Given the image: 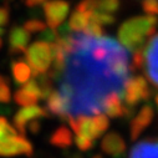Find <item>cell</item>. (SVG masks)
Returning <instances> with one entry per match:
<instances>
[{
  "instance_id": "obj_1",
  "label": "cell",
  "mask_w": 158,
  "mask_h": 158,
  "mask_svg": "<svg viewBox=\"0 0 158 158\" xmlns=\"http://www.w3.org/2000/svg\"><path fill=\"white\" fill-rule=\"evenodd\" d=\"M65 65L61 73L67 120L96 116L110 92L121 94L130 76L128 55L112 37L71 34L62 46Z\"/></svg>"
},
{
  "instance_id": "obj_2",
  "label": "cell",
  "mask_w": 158,
  "mask_h": 158,
  "mask_svg": "<svg viewBox=\"0 0 158 158\" xmlns=\"http://www.w3.org/2000/svg\"><path fill=\"white\" fill-rule=\"evenodd\" d=\"M158 19L153 15L135 16L126 20L118 29V40L122 46L133 52L143 48L146 40L156 34Z\"/></svg>"
},
{
  "instance_id": "obj_3",
  "label": "cell",
  "mask_w": 158,
  "mask_h": 158,
  "mask_svg": "<svg viewBox=\"0 0 158 158\" xmlns=\"http://www.w3.org/2000/svg\"><path fill=\"white\" fill-rule=\"evenodd\" d=\"M32 144L19 135L5 117L0 116V157L14 156H32Z\"/></svg>"
},
{
  "instance_id": "obj_4",
  "label": "cell",
  "mask_w": 158,
  "mask_h": 158,
  "mask_svg": "<svg viewBox=\"0 0 158 158\" xmlns=\"http://www.w3.org/2000/svg\"><path fill=\"white\" fill-rule=\"evenodd\" d=\"M25 56L27 65L31 69L32 76L46 73L52 62L50 44L40 40L34 43L30 48L25 50Z\"/></svg>"
},
{
  "instance_id": "obj_5",
  "label": "cell",
  "mask_w": 158,
  "mask_h": 158,
  "mask_svg": "<svg viewBox=\"0 0 158 158\" xmlns=\"http://www.w3.org/2000/svg\"><path fill=\"white\" fill-rule=\"evenodd\" d=\"M152 91L143 76H137L127 80L125 85V102L130 107H135L142 101L149 98Z\"/></svg>"
},
{
  "instance_id": "obj_6",
  "label": "cell",
  "mask_w": 158,
  "mask_h": 158,
  "mask_svg": "<svg viewBox=\"0 0 158 158\" xmlns=\"http://www.w3.org/2000/svg\"><path fill=\"white\" fill-rule=\"evenodd\" d=\"M143 69L148 80L158 87V34L152 35L143 46Z\"/></svg>"
},
{
  "instance_id": "obj_7",
  "label": "cell",
  "mask_w": 158,
  "mask_h": 158,
  "mask_svg": "<svg viewBox=\"0 0 158 158\" xmlns=\"http://www.w3.org/2000/svg\"><path fill=\"white\" fill-rule=\"evenodd\" d=\"M43 10L49 27L55 30L67 18L70 4L65 0H48L43 4Z\"/></svg>"
},
{
  "instance_id": "obj_8",
  "label": "cell",
  "mask_w": 158,
  "mask_h": 158,
  "mask_svg": "<svg viewBox=\"0 0 158 158\" xmlns=\"http://www.w3.org/2000/svg\"><path fill=\"white\" fill-rule=\"evenodd\" d=\"M49 112L36 105H30V106H25L21 110H19L15 116H14V126L15 130L19 132V135L25 136L26 135V125L32 121V120H37V118H43V117H48Z\"/></svg>"
},
{
  "instance_id": "obj_9",
  "label": "cell",
  "mask_w": 158,
  "mask_h": 158,
  "mask_svg": "<svg viewBox=\"0 0 158 158\" xmlns=\"http://www.w3.org/2000/svg\"><path fill=\"white\" fill-rule=\"evenodd\" d=\"M153 117H154V111L151 105H144L139 110V112L135 117V120H132L130 127V137L132 141L138 139L142 132L151 125Z\"/></svg>"
},
{
  "instance_id": "obj_10",
  "label": "cell",
  "mask_w": 158,
  "mask_h": 158,
  "mask_svg": "<svg viewBox=\"0 0 158 158\" xmlns=\"http://www.w3.org/2000/svg\"><path fill=\"white\" fill-rule=\"evenodd\" d=\"M101 149L103 153L113 158H122L126 153V142L121 135L110 132L103 137L101 142Z\"/></svg>"
},
{
  "instance_id": "obj_11",
  "label": "cell",
  "mask_w": 158,
  "mask_h": 158,
  "mask_svg": "<svg viewBox=\"0 0 158 158\" xmlns=\"http://www.w3.org/2000/svg\"><path fill=\"white\" fill-rule=\"evenodd\" d=\"M102 108L110 117H123V116H130L132 113L133 107H125L121 100V94L118 92H110L103 102H102Z\"/></svg>"
},
{
  "instance_id": "obj_12",
  "label": "cell",
  "mask_w": 158,
  "mask_h": 158,
  "mask_svg": "<svg viewBox=\"0 0 158 158\" xmlns=\"http://www.w3.org/2000/svg\"><path fill=\"white\" fill-rule=\"evenodd\" d=\"M69 122L76 135H81L94 142L100 137V133L96 130V126L91 117H87V116L72 117V118H69Z\"/></svg>"
},
{
  "instance_id": "obj_13",
  "label": "cell",
  "mask_w": 158,
  "mask_h": 158,
  "mask_svg": "<svg viewBox=\"0 0 158 158\" xmlns=\"http://www.w3.org/2000/svg\"><path fill=\"white\" fill-rule=\"evenodd\" d=\"M31 34L23 26H13L9 31V50L10 54H23L27 49Z\"/></svg>"
},
{
  "instance_id": "obj_14",
  "label": "cell",
  "mask_w": 158,
  "mask_h": 158,
  "mask_svg": "<svg viewBox=\"0 0 158 158\" xmlns=\"http://www.w3.org/2000/svg\"><path fill=\"white\" fill-rule=\"evenodd\" d=\"M128 158H158V138H146L137 142Z\"/></svg>"
},
{
  "instance_id": "obj_15",
  "label": "cell",
  "mask_w": 158,
  "mask_h": 158,
  "mask_svg": "<svg viewBox=\"0 0 158 158\" xmlns=\"http://www.w3.org/2000/svg\"><path fill=\"white\" fill-rule=\"evenodd\" d=\"M46 108L55 116L61 117L62 120H67L66 105L59 91H52L46 98Z\"/></svg>"
},
{
  "instance_id": "obj_16",
  "label": "cell",
  "mask_w": 158,
  "mask_h": 158,
  "mask_svg": "<svg viewBox=\"0 0 158 158\" xmlns=\"http://www.w3.org/2000/svg\"><path fill=\"white\" fill-rule=\"evenodd\" d=\"M11 72H13V77H14V81H15L16 85L25 84L32 76L30 66L20 59L14 60L11 62Z\"/></svg>"
},
{
  "instance_id": "obj_17",
  "label": "cell",
  "mask_w": 158,
  "mask_h": 158,
  "mask_svg": "<svg viewBox=\"0 0 158 158\" xmlns=\"http://www.w3.org/2000/svg\"><path fill=\"white\" fill-rule=\"evenodd\" d=\"M49 142L52 146H55V147L66 149V148L71 147V144H72V135H71V131L66 126H60L50 136Z\"/></svg>"
},
{
  "instance_id": "obj_18",
  "label": "cell",
  "mask_w": 158,
  "mask_h": 158,
  "mask_svg": "<svg viewBox=\"0 0 158 158\" xmlns=\"http://www.w3.org/2000/svg\"><path fill=\"white\" fill-rule=\"evenodd\" d=\"M90 16L89 14L86 13H82V11H78V10H75L69 20V27L71 29V31H76V32H80V31H84L90 21Z\"/></svg>"
},
{
  "instance_id": "obj_19",
  "label": "cell",
  "mask_w": 158,
  "mask_h": 158,
  "mask_svg": "<svg viewBox=\"0 0 158 158\" xmlns=\"http://www.w3.org/2000/svg\"><path fill=\"white\" fill-rule=\"evenodd\" d=\"M14 100H15V102H16L18 105L25 107V106L35 105V103L39 101V97L35 96V95H32V94H30V92H27L26 90H24V89L21 87V89H19V90L14 94Z\"/></svg>"
},
{
  "instance_id": "obj_20",
  "label": "cell",
  "mask_w": 158,
  "mask_h": 158,
  "mask_svg": "<svg viewBox=\"0 0 158 158\" xmlns=\"http://www.w3.org/2000/svg\"><path fill=\"white\" fill-rule=\"evenodd\" d=\"M97 3V8L96 10L98 11H103L107 14H113L120 9V0H96Z\"/></svg>"
},
{
  "instance_id": "obj_21",
  "label": "cell",
  "mask_w": 158,
  "mask_h": 158,
  "mask_svg": "<svg viewBox=\"0 0 158 158\" xmlns=\"http://www.w3.org/2000/svg\"><path fill=\"white\" fill-rule=\"evenodd\" d=\"M90 19H92L94 21H96L97 24H100L101 26L103 25H112L114 21H116V18L112 15V14H107V13H103V11H98V10H95Z\"/></svg>"
},
{
  "instance_id": "obj_22",
  "label": "cell",
  "mask_w": 158,
  "mask_h": 158,
  "mask_svg": "<svg viewBox=\"0 0 158 158\" xmlns=\"http://www.w3.org/2000/svg\"><path fill=\"white\" fill-rule=\"evenodd\" d=\"M27 32L30 34H35V32H41L44 29H46V24L43 23L41 20H39V19H32V20H27L24 26H23Z\"/></svg>"
},
{
  "instance_id": "obj_23",
  "label": "cell",
  "mask_w": 158,
  "mask_h": 158,
  "mask_svg": "<svg viewBox=\"0 0 158 158\" xmlns=\"http://www.w3.org/2000/svg\"><path fill=\"white\" fill-rule=\"evenodd\" d=\"M11 100V91L9 86V80L4 77L0 81V103H8Z\"/></svg>"
},
{
  "instance_id": "obj_24",
  "label": "cell",
  "mask_w": 158,
  "mask_h": 158,
  "mask_svg": "<svg viewBox=\"0 0 158 158\" xmlns=\"http://www.w3.org/2000/svg\"><path fill=\"white\" fill-rule=\"evenodd\" d=\"M92 120H94V123H95L96 130L98 131L100 136H101L102 133H105V132L108 130L110 121H108L107 116H105V114H102V113H98V114L95 116V118H92Z\"/></svg>"
},
{
  "instance_id": "obj_25",
  "label": "cell",
  "mask_w": 158,
  "mask_h": 158,
  "mask_svg": "<svg viewBox=\"0 0 158 158\" xmlns=\"http://www.w3.org/2000/svg\"><path fill=\"white\" fill-rule=\"evenodd\" d=\"M141 6L147 15H158V0H142Z\"/></svg>"
},
{
  "instance_id": "obj_26",
  "label": "cell",
  "mask_w": 158,
  "mask_h": 158,
  "mask_svg": "<svg viewBox=\"0 0 158 158\" xmlns=\"http://www.w3.org/2000/svg\"><path fill=\"white\" fill-rule=\"evenodd\" d=\"M97 8V3L96 0H82V2L77 5L76 10L78 11H82V13H86L89 15H91Z\"/></svg>"
},
{
  "instance_id": "obj_27",
  "label": "cell",
  "mask_w": 158,
  "mask_h": 158,
  "mask_svg": "<svg viewBox=\"0 0 158 158\" xmlns=\"http://www.w3.org/2000/svg\"><path fill=\"white\" fill-rule=\"evenodd\" d=\"M75 143L77 146V148L80 149V151H90L92 147H94V141L81 136V135H76L75 137Z\"/></svg>"
},
{
  "instance_id": "obj_28",
  "label": "cell",
  "mask_w": 158,
  "mask_h": 158,
  "mask_svg": "<svg viewBox=\"0 0 158 158\" xmlns=\"http://www.w3.org/2000/svg\"><path fill=\"white\" fill-rule=\"evenodd\" d=\"M39 40H40V41H44V43H48V44L56 43L57 37H56V32H55V30H52V29H48V27L44 29V30L40 32Z\"/></svg>"
},
{
  "instance_id": "obj_29",
  "label": "cell",
  "mask_w": 158,
  "mask_h": 158,
  "mask_svg": "<svg viewBox=\"0 0 158 158\" xmlns=\"http://www.w3.org/2000/svg\"><path fill=\"white\" fill-rule=\"evenodd\" d=\"M84 32L85 34H89L91 36H101L103 31H102V26L100 24H97L96 21H94L92 19H90V21H89L86 29L84 30Z\"/></svg>"
},
{
  "instance_id": "obj_30",
  "label": "cell",
  "mask_w": 158,
  "mask_h": 158,
  "mask_svg": "<svg viewBox=\"0 0 158 158\" xmlns=\"http://www.w3.org/2000/svg\"><path fill=\"white\" fill-rule=\"evenodd\" d=\"M133 67L137 70L143 69V48H139L133 51Z\"/></svg>"
},
{
  "instance_id": "obj_31",
  "label": "cell",
  "mask_w": 158,
  "mask_h": 158,
  "mask_svg": "<svg viewBox=\"0 0 158 158\" xmlns=\"http://www.w3.org/2000/svg\"><path fill=\"white\" fill-rule=\"evenodd\" d=\"M10 19V10L6 5H0V27L6 26Z\"/></svg>"
},
{
  "instance_id": "obj_32",
  "label": "cell",
  "mask_w": 158,
  "mask_h": 158,
  "mask_svg": "<svg viewBox=\"0 0 158 158\" xmlns=\"http://www.w3.org/2000/svg\"><path fill=\"white\" fill-rule=\"evenodd\" d=\"M27 130L32 133V135H37L41 130V122H40V118H37V120H32L29 122L27 125Z\"/></svg>"
},
{
  "instance_id": "obj_33",
  "label": "cell",
  "mask_w": 158,
  "mask_h": 158,
  "mask_svg": "<svg viewBox=\"0 0 158 158\" xmlns=\"http://www.w3.org/2000/svg\"><path fill=\"white\" fill-rule=\"evenodd\" d=\"M45 2L48 0H24V3L27 8H36V6H40L43 5Z\"/></svg>"
},
{
  "instance_id": "obj_34",
  "label": "cell",
  "mask_w": 158,
  "mask_h": 158,
  "mask_svg": "<svg viewBox=\"0 0 158 158\" xmlns=\"http://www.w3.org/2000/svg\"><path fill=\"white\" fill-rule=\"evenodd\" d=\"M3 48V36H0V50Z\"/></svg>"
},
{
  "instance_id": "obj_35",
  "label": "cell",
  "mask_w": 158,
  "mask_h": 158,
  "mask_svg": "<svg viewBox=\"0 0 158 158\" xmlns=\"http://www.w3.org/2000/svg\"><path fill=\"white\" fill-rule=\"evenodd\" d=\"M154 102H156V106H157V108H158V95L154 97Z\"/></svg>"
},
{
  "instance_id": "obj_36",
  "label": "cell",
  "mask_w": 158,
  "mask_h": 158,
  "mask_svg": "<svg viewBox=\"0 0 158 158\" xmlns=\"http://www.w3.org/2000/svg\"><path fill=\"white\" fill-rule=\"evenodd\" d=\"M71 158H84V157H81V156H77V154H73V156H71Z\"/></svg>"
},
{
  "instance_id": "obj_37",
  "label": "cell",
  "mask_w": 158,
  "mask_h": 158,
  "mask_svg": "<svg viewBox=\"0 0 158 158\" xmlns=\"http://www.w3.org/2000/svg\"><path fill=\"white\" fill-rule=\"evenodd\" d=\"M94 158H102V157H101V156H95Z\"/></svg>"
}]
</instances>
